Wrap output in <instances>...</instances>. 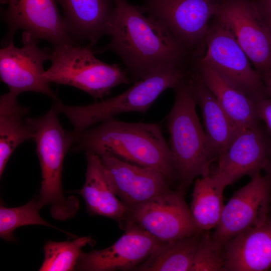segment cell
<instances>
[{"instance_id": "cell-1", "label": "cell", "mask_w": 271, "mask_h": 271, "mask_svg": "<svg viewBox=\"0 0 271 271\" xmlns=\"http://www.w3.org/2000/svg\"><path fill=\"white\" fill-rule=\"evenodd\" d=\"M113 1L111 40L103 50L120 57L131 79L136 82L166 65L190 68L188 53L163 24L127 0Z\"/></svg>"}, {"instance_id": "cell-2", "label": "cell", "mask_w": 271, "mask_h": 271, "mask_svg": "<svg viewBox=\"0 0 271 271\" xmlns=\"http://www.w3.org/2000/svg\"><path fill=\"white\" fill-rule=\"evenodd\" d=\"M71 151L109 154L133 165L156 169L170 183L176 180L173 156L158 124L111 118L82 133Z\"/></svg>"}, {"instance_id": "cell-3", "label": "cell", "mask_w": 271, "mask_h": 271, "mask_svg": "<svg viewBox=\"0 0 271 271\" xmlns=\"http://www.w3.org/2000/svg\"><path fill=\"white\" fill-rule=\"evenodd\" d=\"M174 89L175 102L167 116L166 128L175 179L184 190L196 178L210 174L211 165L218 155L197 114L189 73Z\"/></svg>"}, {"instance_id": "cell-4", "label": "cell", "mask_w": 271, "mask_h": 271, "mask_svg": "<svg viewBox=\"0 0 271 271\" xmlns=\"http://www.w3.org/2000/svg\"><path fill=\"white\" fill-rule=\"evenodd\" d=\"M189 72V69L185 67L166 65L115 96L79 106L66 105L58 100L53 107L58 113L64 114L72 124L75 141L86 130L115 115L129 112L146 113L162 92L174 89Z\"/></svg>"}, {"instance_id": "cell-5", "label": "cell", "mask_w": 271, "mask_h": 271, "mask_svg": "<svg viewBox=\"0 0 271 271\" xmlns=\"http://www.w3.org/2000/svg\"><path fill=\"white\" fill-rule=\"evenodd\" d=\"M58 112L53 106L44 115L28 118L34 133L36 153L41 170V186L37 203L40 209L50 206L52 216L58 220L73 217L78 208V200L64 195L62 176L64 158L75 142L72 131L64 129Z\"/></svg>"}, {"instance_id": "cell-6", "label": "cell", "mask_w": 271, "mask_h": 271, "mask_svg": "<svg viewBox=\"0 0 271 271\" xmlns=\"http://www.w3.org/2000/svg\"><path fill=\"white\" fill-rule=\"evenodd\" d=\"M49 60L51 66L43 75L49 83L76 87L96 100H102L113 87L130 82L125 71L98 59L90 45L54 48Z\"/></svg>"}, {"instance_id": "cell-7", "label": "cell", "mask_w": 271, "mask_h": 271, "mask_svg": "<svg viewBox=\"0 0 271 271\" xmlns=\"http://www.w3.org/2000/svg\"><path fill=\"white\" fill-rule=\"evenodd\" d=\"M206 46L205 53L199 59L209 65L228 84L255 103L271 98L244 51L216 16L210 22Z\"/></svg>"}, {"instance_id": "cell-8", "label": "cell", "mask_w": 271, "mask_h": 271, "mask_svg": "<svg viewBox=\"0 0 271 271\" xmlns=\"http://www.w3.org/2000/svg\"><path fill=\"white\" fill-rule=\"evenodd\" d=\"M221 0H144L143 13L159 21L188 53L193 62L206 51V38L211 19Z\"/></svg>"}, {"instance_id": "cell-9", "label": "cell", "mask_w": 271, "mask_h": 271, "mask_svg": "<svg viewBox=\"0 0 271 271\" xmlns=\"http://www.w3.org/2000/svg\"><path fill=\"white\" fill-rule=\"evenodd\" d=\"M250 178L224 204L211 235L220 246L223 247L229 240L259 225L269 216L271 189L268 180L260 173Z\"/></svg>"}, {"instance_id": "cell-10", "label": "cell", "mask_w": 271, "mask_h": 271, "mask_svg": "<svg viewBox=\"0 0 271 271\" xmlns=\"http://www.w3.org/2000/svg\"><path fill=\"white\" fill-rule=\"evenodd\" d=\"M22 47L11 41L0 50V77L17 95L25 92H35L57 100L50 83L44 78V63L50 58L47 48L41 49L30 33L23 31Z\"/></svg>"}, {"instance_id": "cell-11", "label": "cell", "mask_w": 271, "mask_h": 271, "mask_svg": "<svg viewBox=\"0 0 271 271\" xmlns=\"http://www.w3.org/2000/svg\"><path fill=\"white\" fill-rule=\"evenodd\" d=\"M217 17L259 75L271 69V35L252 0H221Z\"/></svg>"}, {"instance_id": "cell-12", "label": "cell", "mask_w": 271, "mask_h": 271, "mask_svg": "<svg viewBox=\"0 0 271 271\" xmlns=\"http://www.w3.org/2000/svg\"><path fill=\"white\" fill-rule=\"evenodd\" d=\"M128 220L138 224L162 242L201 232L193 221L180 189H169L129 210Z\"/></svg>"}, {"instance_id": "cell-13", "label": "cell", "mask_w": 271, "mask_h": 271, "mask_svg": "<svg viewBox=\"0 0 271 271\" xmlns=\"http://www.w3.org/2000/svg\"><path fill=\"white\" fill-rule=\"evenodd\" d=\"M5 14L8 32L5 44L20 30L36 40L43 39L54 48L76 44L66 28L57 0H8Z\"/></svg>"}, {"instance_id": "cell-14", "label": "cell", "mask_w": 271, "mask_h": 271, "mask_svg": "<svg viewBox=\"0 0 271 271\" xmlns=\"http://www.w3.org/2000/svg\"><path fill=\"white\" fill-rule=\"evenodd\" d=\"M125 232L111 246L82 252L75 270H135L161 242L138 224L128 220Z\"/></svg>"}, {"instance_id": "cell-15", "label": "cell", "mask_w": 271, "mask_h": 271, "mask_svg": "<svg viewBox=\"0 0 271 271\" xmlns=\"http://www.w3.org/2000/svg\"><path fill=\"white\" fill-rule=\"evenodd\" d=\"M271 157V137L262 125L243 129L218 158L211 176L225 186L264 170Z\"/></svg>"}, {"instance_id": "cell-16", "label": "cell", "mask_w": 271, "mask_h": 271, "mask_svg": "<svg viewBox=\"0 0 271 271\" xmlns=\"http://www.w3.org/2000/svg\"><path fill=\"white\" fill-rule=\"evenodd\" d=\"M99 156L110 188L129 211L170 189L169 182L156 169L133 165L109 154Z\"/></svg>"}, {"instance_id": "cell-17", "label": "cell", "mask_w": 271, "mask_h": 271, "mask_svg": "<svg viewBox=\"0 0 271 271\" xmlns=\"http://www.w3.org/2000/svg\"><path fill=\"white\" fill-rule=\"evenodd\" d=\"M224 271L271 268V217L227 241L223 246Z\"/></svg>"}, {"instance_id": "cell-18", "label": "cell", "mask_w": 271, "mask_h": 271, "mask_svg": "<svg viewBox=\"0 0 271 271\" xmlns=\"http://www.w3.org/2000/svg\"><path fill=\"white\" fill-rule=\"evenodd\" d=\"M68 32L75 40L95 45L109 35L115 13L113 0H57Z\"/></svg>"}, {"instance_id": "cell-19", "label": "cell", "mask_w": 271, "mask_h": 271, "mask_svg": "<svg viewBox=\"0 0 271 271\" xmlns=\"http://www.w3.org/2000/svg\"><path fill=\"white\" fill-rule=\"evenodd\" d=\"M87 167L85 182L79 191L91 215L108 217L125 228L129 209L119 200L109 185L100 157L93 152H85Z\"/></svg>"}, {"instance_id": "cell-20", "label": "cell", "mask_w": 271, "mask_h": 271, "mask_svg": "<svg viewBox=\"0 0 271 271\" xmlns=\"http://www.w3.org/2000/svg\"><path fill=\"white\" fill-rule=\"evenodd\" d=\"M191 69L198 74L225 112L238 126L245 129L262 125L255 103L228 84L209 65L198 59L192 64Z\"/></svg>"}, {"instance_id": "cell-21", "label": "cell", "mask_w": 271, "mask_h": 271, "mask_svg": "<svg viewBox=\"0 0 271 271\" xmlns=\"http://www.w3.org/2000/svg\"><path fill=\"white\" fill-rule=\"evenodd\" d=\"M191 85L202 115L204 130L218 157L243 129L235 124L198 74L191 69Z\"/></svg>"}, {"instance_id": "cell-22", "label": "cell", "mask_w": 271, "mask_h": 271, "mask_svg": "<svg viewBox=\"0 0 271 271\" xmlns=\"http://www.w3.org/2000/svg\"><path fill=\"white\" fill-rule=\"evenodd\" d=\"M10 92L0 97V177L15 150L22 144L34 140V133L28 121L29 109L18 101Z\"/></svg>"}, {"instance_id": "cell-23", "label": "cell", "mask_w": 271, "mask_h": 271, "mask_svg": "<svg viewBox=\"0 0 271 271\" xmlns=\"http://www.w3.org/2000/svg\"><path fill=\"white\" fill-rule=\"evenodd\" d=\"M226 187L210 174L196 179L190 210L201 231L215 229L218 225L224 206L223 192Z\"/></svg>"}, {"instance_id": "cell-24", "label": "cell", "mask_w": 271, "mask_h": 271, "mask_svg": "<svg viewBox=\"0 0 271 271\" xmlns=\"http://www.w3.org/2000/svg\"><path fill=\"white\" fill-rule=\"evenodd\" d=\"M197 234L161 242L136 271H190L202 237Z\"/></svg>"}, {"instance_id": "cell-25", "label": "cell", "mask_w": 271, "mask_h": 271, "mask_svg": "<svg viewBox=\"0 0 271 271\" xmlns=\"http://www.w3.org/2000/svg\"><path fill=\"white\" fill-rule=\"evenodd\" d=\"M95 241L90 236L64 241H47L44 246V259L39 271H71L75 270L82 249L94 245Z\"/></svg>"}, {"instance_id": "cell-26", "label": "cell", "mask_w": 271, "mask_h": 271, "mask_svg": "<svg viewBox=\"0 0 271 271\" xmlns=\"http://www.w3.org/2000/svg\"><path fill=\"white\" fill-rule=\"evenodd\" d=\"M37 198L34 197L24 205L8 207L2 202L0 206V237L6 241H15L14 231L18 228L27 225H39L52 227L64 232L67 235H73L59 229L44 220L40 215Z\"/></svg>"}, {"instance_id": "cell-27", "label": "cell", "mask_w": 271, "mask_h": 271, "mask_svg": "<svg viewBox=\"0 0 271 271\" xmlns=\"http://www.w3.org/2000/svg\"><path fill=\"white\" fill-rule=\"evenodd\" d=\"M224 267L223 247L215 243L211 235L202 233L190 271H222Z\"/></svg>"}, {"instance_id": "cell-28", "label": "cell", "mask_w": 271, "mask_h": 271, "mask_svg": "<svg viewBox=\"0 0 271 271\" xmlns=\"http://www.w3.org/2000/svg\"><path fill=\"white\" fill-rule=\"evenodd\" d=\"M257 114L265 124L267 132L271 137V98L261 100L255 103Z\"/></svg>"}, {"instance_id": "cell-29", "label": "cell", "mask_w": 271, "mask_h": 271, "mask_svg": "<svg viewBox=\"0 0 271 271\" xmlns=\"http://www.w3.org/2000/svg\"><path fill=\"white\" fill-rule=\"evenodd\" d=\"M260 14L271 35V0H252Z\"/></svg>"}, {"instance_id": "cell-30", "label": "cell", "mask_w": 271, "mask_h": 271, "mask_svg": "<svg viewBox=\"0 0 271 271\" xmlns=\"http://www.w3.org/2000/svg\"><path fill=\"white\" fill-rule=\"evenodd\" d=\"M259 76L271 96V69L259 74Z\"/></svg>"}, {"instance_id": "cell-31", "label": "cell", "mask_w": 271, "mask_h": 271, "mask_svg": "<svg viewBox=\"0 0 271 271\" xmlns=\"http://www.w3.org/2000/svg\"><path fill=\"white\" fill-rule=\"evenodd\" d=\"M265 171V176L267 178L271 189V157L267 163V164L264 170Z\"/></svg>"}]
</instances>
